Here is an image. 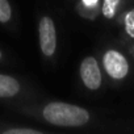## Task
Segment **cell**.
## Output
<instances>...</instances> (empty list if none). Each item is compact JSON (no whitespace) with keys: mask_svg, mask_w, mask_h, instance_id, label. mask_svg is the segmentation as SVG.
<instances>
[{"mask_svg":"<svg viewBox=\"0 0 134 134\" xmlns=\"http://www.w3.org/2000/svg\"><path fill=\"white\" fill-rule=\"evenodd\" d=\"M42 114L49 124L55 126L76 127L83 126L90 121V113L87 109L60 101L47 104L43 108Z\"/></svg>","mask_w":134,"mask_h":134,"instance_id":"cell-1","label":"cell"},{"mask_svg":"<svg viewBox=\"0 0 134 134\" xmlns=\"http://www.w3.org/2000/svg\"><path fill=\"white\" fill-rule=\"evenodd\" d=\"M103 63L107 74L113 79H124L129 72L127 59L117 50H108L103 57Z\"/></svg>","mask_w":134,"mask_h":134,"instance_id":"cell-2","label":"cell"},{"mask_svg":"<svg viewBox=\"0 0 134 134\" xmlns=\"http://www.w3.org/2000/svg\"><path fill=\"white\" fill-rule=\"evenodd\" d=\"M40 32V47L43 55L51 57L57 49V30L54 21L50 17H42L38 26Z\"/></svg>","mask_w":134,"mask_h":134,"instance_id":"cell-3","label":"cell"},{"mask_svg":"<svg viewBox=\"0 0 134 134\" xmlns=\"http://www.w3.org/2000/svg\"><path fill=\"white\" fill-rule=\"evenodd\" d=\"M80 78L84 86L92 91L99 90L101 86V71L97 60L93 57H87L80 63Z\"/></svg>","mask_w":134,"mask_h":134,"instance_id":"cell-4","label":"cell"},{"mask_svg":"<svg viewBox=\"0 0 134 134\" xmlns=\"http://www.w3.org/2000/svg\"><path fill=\"white\" fill-rule=\"evenodd\" d=\"M19 92L20 84L15 78L0 74V97H12Z\"/></svg>","mask_w":134,"mask_h":134,"instance_id":"cell-5","label":"cell"},{"mask_svg":"<svg viewBox=\"0 0 134 134\" xmlns=\"http://www.w3.org/2000/svg\"><path fill=\"white\" fill-rule=\"evenodd\" d=\"M120 4V0H104L103 3V15L107 19H113L117 11V7Z\"/></svg>","mask_w":134,"mask_h":134,"instance_id":"cell-6","label":"cell"},{"mask_svg":"<svg viewBox=\"0 0 134 134\" xmlns=\"http://www.w3.org/2000/svg\"><path fill=\"white\" fill-rule=\"evenodd\" d=\"M12 11L8 0H0V23H8L11 20Z\"/></svg>","mask_w":134,"mask_h":134,"instance_id":"cell-7","label":"cell"},{"mask_svg":"<svg viewBox=\"0 0 134 134\" xmlns=\"http://www.w3.org/2000/svg\"><path fill=\"white\" fill-rule=\"evenodd\" d=\"M125 29L127 34L134 38V9L129 11L125 16Z\"/></svg>","mask_w":134,"mask_h":134,"instance_id":"cell-8","label":"cell"},{"mask_svg":"<svg viewBox=\"0 0 134 134\" xmlns=\"http://www.w3.org/2000/svg\"><path fill=\"white\" fill-rule=\"evenodd\" d=\"M4 134H40L38 130L34 129H24V127H16V129H9L5 130Z\"/></svg>","mask_w":134,"mask_h":134,"instance_id":"cell-9","label":"cell"},{"mask_svg":"<svg viewBox=\"0 0 134 134\" xmlns=\"http://www.w3.org/2000/svg\"><path fill=\"white\" fill-rule=\"evenodd\" d=\"M97 2H99V0H83V3H84L87 7H93V5L97 4Z\"/></svg>","mask_w":134,"mask_h":134,"instance_id":"cell-10","label":"cell"},{"mask_svg":"<svg viewBox=\"0 0 134 134\" xmlns=\"http://www.w3.org/2000/svg\"><path fill=\"white\" fill-rule=\"evenodd\" d=\"M0 58H2V53H0Z\"/></svg>","mask_w":134,"mask_h":134,"instance_id":"cell-11","label":"cell"}]
</instances>
